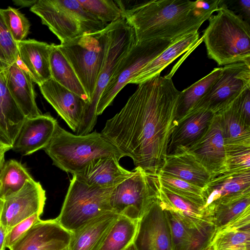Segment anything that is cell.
<instances>
[{
  "instance_id": "45",
  "label": "cell",
  "mask_w": 250,
  "mask_h": 250,
  "mask_svg": "<svg viewBox=\"0 0 250 250\" xmlns=\"http://www.w3.org/2000/svg\"><path fill=\"white\" fill-rule=\"evenodd\" d=\"M8 231L0 223V250H5V239Z\"/></svg>"
},
{
  "instance_id": "52",
  "label": "cell",
  "mask_w": 250,
  "mask_h": 250,
  "mask_svg": "<svg viewBox=\"0 0 250 250\" xmlns=\"http://www.w3.org/2000/svg\"><path fill=\"white\" fill-rule=\"evenodd\" d=\"M69 250V248H68V247L67 248H65V249H63V250Z\"/></svg>"
},
{
  "instance_id": "31",
  "label": "cell",
  "mask_w": 250,
  "mask_h": 250,
  "mask_svg": "<svg viewBox=\"0 0 250 250\" xmlns=\"http://www.w3.org/2000/svg\"><path fill=\"white\" fill-rule=\"evenodd\" d=\"M222 71V67L215 68L207 75L181 91L178 105V120L206 95L219 78Z\"/></svg>"
},
{
  "instance_id": "30",
  "label": "cell",
  "mask_w": 250,
  "mask_h": 250,
  "mask_svg": "<svg viewBox=\"0 0 250 250\" xmlns=\"http://www.w3.org/2000/svg\"><path fill=\"white\" fill-rule=\"evenodd\" d=\"M139 221L119 215L100 250H125L127 249L134 243Z\"/></svg>"
},
{
  "instance_id": "18",
  "label": "cell",
  "mask_w": 250,
  "mask_h": 250,
  "mask_svg": "<svg viewBox=\"0 0 250 250\" xmlns=\"http://www.w3.org/2000/svg\"><path fill=\"white\" fill-rule=\"evenodd\" d=\"M4 73L9 92L25 117L42 115L36 102L33 81L19 55L16 62L4 69Z\"/></svg>"
},
{
  "instance_id": "4",
  "label": "cell",
  "mask_w": 250,
  "mask_h": 250,
  "mask_svg": "<svg viewBox=\"0 0 250 250\" xmlns=\"http://www.w3.org/2000/svg\"><path fill=\"white\" fill-rule=\"evenodd\" d=\"M43 149L53 165L72 175L98 158L113 156L120 160L124 157L102 133L74 134L58 124L51 141Z\"/></svg>"
},
{
  "instance_id": "26",
  "label": "cell",
  "mask_w": 250,
  "mask_h": 250,
  "mask_svg": "<svg viewBox=\"0 0 250 250\" xmlns=\"http://www.w3.org/2000/svg\"><path fill=\"white\" fill-rule=\"evenodd\" d=\"M200 39L198 32L188 35L172 42L143 67L129 83L139 84L160 75L162 70L174 60L194 47Z\"/></svg>"
},
{
  "instance_id": "34",
  "label": "cell",
  "mask_w": 250,
  "mask_h": 250,
  "mask_svg": "<svg viewBox=\"0 0 250 250\" xmlns=\"http://www.w3.org/2000/svg\"><path fill=\"white\" fill-rule=\"evenodd\" d=\"M158 174L162 187L195 204L204 207L205 202L202 188L161 172Z\"/></svg>"
},
{
  "instance_id": "50",
  "label": "cell",
  "mask_w": 250,
  "mask_h": 250,
  "mask_svg": "<svg viewBox=\"0 0 250 250\" xmlns=\"http://www.w3.org/2000/svg\"><path fill=\"white\" fill-rule=\"evenodd\" d=\"M3 200L0 198V219L2 207Z\"/></svg>"
},
{
  "instance_id": "41",
  "label": "cell",
  "mask_w": 250,
  "mask_h": 250,
  "mask_svg": "<svg viewBox=\"0 0 250 250\" xmlns=\"http://www.w3.org/2000/svg\"><path fill=\"white\" fill-rule=\"evenodd\" d=\"M226 165V173L234 174L250 172V147L227 152Z\"/></svg>"
},
{
  "instance_id": "29",
  "label": "cell",
  "mask_w": 250,
  "mask_h": 250,
  "mask_svg": "<svg viewBox=\"0 0 250 250\" xmlns=\"http://www.w3.org/2000/svg\"><path fill=\"white\" fill-rule=\"evenodd\" d=\"M50 68L51 78L90 103L88 96L72 67L57 45L51 44Z\"/></svg>"
},
{
  "instance_id": "48",
  "label": "cell",
  "mask_w": 250,
  "mask_h": 250,
  "mask_svg": "<svg viewBox=\"0 0 250 250\" xmlns=\"http://www.w3.org/2000/svg\"><path fill=\"white\" fill-rule=\"evenodd\" d=\"M4 154H5V153H0V171L1 169V168L3 167V165L4 163V162H5Z\"/></svg>"
},
{
  "instance_id": "43",
  "label": "cell",
  "mask_w": 250,
  "mask_h": 250,
  "mask_svg": "<svg viewBox=\"0 0 250 250\" xmlns=\"http://www.w3.org/2000/svg\"><path fill=\"white\" fill-rule=\"evenodd\" d=\"M235 102L241 116L250 124V87L245 89L235 99Z\"/></svg>"
},
{
  "instance_id": "25",
  "label": "cell",
  "mask_w": 250,
  "mask_h": 250,
  "mask_svg": "<svg viewBox=\"0 0 250 250\" xmlns=\"http://www.w3.org/2000/svg\"><path fill=\"white\" fill-rule=\"evenodd\" d=\"M159 172L202 188L211 179L206 169L187 151L167 155L166 162Z\"/></svg>"
},
{
  "instance_id": "23",
  "label": "cell",
  "mask_w": 250,
  "mask_h": 250,
  "mask_svg": "<svg viewBox=\"0 0 250 250\" xmlns=\"http://www.w3.org/2000/svg\"><path fill=\"white\" fill-rule=\"evenodd\" d=\"M18 55L33 82L40 85L51 78L50 54L51 45L33 39L17 43Z\"/></svg>"
},
{
  "instance_id": "51",
  "label": "cell",
  "mask_w": 250,
  "mask_h": 250,
  "mask_svg": "<svg viewBox=\"0 0 250 250\" xmlns=\"http://www.w3.org/2000/svg\"><path fill=\"white\" fill-rule=\"evenodd\" d=\"M202 250H213V249H212V248L210 244L209 246H208V247H206L205 248H204Z\"/></svg>"
},
{
  "instance_id": "47",
  "label": "cell",
  "mask_w": 250,
  "mask_h": 250,
  "mask_svg": "<svg viewBox=\"0 0 250 250\" xmlns=\"http://www.w3.org/2000/svg\"><path fill=\"white\" fill-rule=\"evenodd\" d=\"M11 148V146L0 137V153H5Z\"/></svg>"
},
{
  "instance_id": "38",
  "label": "cell",
  "mask_w": 250,
  "mask_h": 250,
  "mask_svg": "<svg viewBox=\"0 0 250 250\" xmlns=\"http://www.w3.org/2000/svg\"><path fill=\"white\" fill-rule=\"evenodd\" d=\"M5 24L13 40L18 43L27 36L30 23L25 16L18 9L9 6L0 9Z\"/></svg>"
},
{
  "instance_id": "13",
  "label": "cell",
  "mask_w": 250,
  "mask_h": 250,
  "mask_svg": "<svg viewBox=\"0 0 250 250\" xmlns=\"http://www.w3.org/2000/svg\"><path fill=\"white\" fill-rule=\"evenodd\" d=\"M46 199L40 182L33 179L27 181L19 191L3 200L0 223L8 231L35 214L42 215Z\"/></svg>"
},
{
  "instance_id": "27",
  "label": "cell",
  "mask_w": 250,
  "mask_h": 250,
  "mask_svg": "<svg viewBox=\"0 0 250 250\" xmlns=\"http://www.w3.org/2000/svg\"><path fill=\"white\" fill-rule=\"evenodd\" d=\"M25 119L7 87L4 69L0 68V136L11 147Z\"/></svg>"
},
{
  "instance_id": "32",
  "label": "cell",
  "mask_w": 250,
  "mask_h": 250,
  "mask_svg": "<svg viewBox=\"0 0 250 250\" xmlns=\"http://www.w3.org/2000/svg\"><path fill=\"white\" fill-rule=\"evenodd\" d=\"M32 179L21 163L15 160L4 162L0 171V198L3 200L17 193Z\"/></svg>"
},
{
  "instance_id": "9",
  "label": "cell",
  "mask_w": 250,
  "mask_h": 250,
  "mask_svg": "<svg viewBox=\"0 0 250 250\" xmlns=\"http://www.w3.org/2000/svg\"><path fill=\"white\" fill-rule=\"evenodd\" d=\"M108 25V39L103 65L90 104L86 134L93 130L96 124V109L101 96L120 62L136 42L133 28L124 18Z\"/></svg>"
},
{
  "instance_id": "39",
  "label": "cell",
  "mask_w": 250,
  "mask_h": 250,
  "mask_svg": "<svg viewBox=\"0 0 250 250\" xmlns=\"http://www.w3.org/2000/svg\"><path fill=\"white\" fill-rule=\"evenodd\" d=\"M18 57L17 43L12 37L0 9V68L8 67L16 62Z\"/></svg>"
},
{
  "instance_id": "17",
  "label": "cell",
  "mask_w": 250,
  "mask_h": 250,
  "mask_svg": "<svg viewBox=\"0 0 250 250\" xmlns=\"http://www.w3.org/2000/svg\"><path fill=\"white\" fill-rule=\"evenodd\" d=\"M204 208L211 215L214 208L250 195V172L234 174L224 173L203 188Z\"/></svg>"
},
{
  "instance_id": "15",
  "label": "cell",
  "mask_w": 250,
  "mask_h": 250,
  "mask_svg": "<svg viewBox=\"0 0 250 250\" xmlns=\"http://www.w3.org/2000/svg\"><path fill=\"white\" fill-rule=\"evenodd\" d=\"M71 232L56 219L39 220L24 233L10 250H62L68 247Z\"/></svg>"
},
{
  "instance_id": "8",
  "label": "cell",
  "mask_w": 250,
  "mask_h": 250,
  "mask_svg": "<svg viewBox=\"0 0 250 250\" xmlns=\"http://www.w3.org/2000/svg\"><path fill=\"white\" fill-rule=\"evenodd\" d=\"M133 174L113 189L110 198L115 213L140 220L160 198L161 184L158 174L136 167Z\"/></svg>"
},
{
  "instance_id": "40",
  "label": "cell",
  "mask_w": 250,
  "mask_h": 250,
  "mask_svg": "<svg viewBox=\"0 0 250 250\" xmlns=\"http://www.w3.org/2000/svg\"><path fill=\"white\" fill-rule=\"evenodd\" d=\"M216 229L213 222H208L194 229L191 235L182 250H202L209 246Z\"/></svg>"
},
{
  "instance_id": "42",
  "label": "cell",
  "mask_w": 250,
  "mask_h": 250,
  "mask_svg": "<svg viewBox=\"0 0 250 250\" xmlns=\"http://www.w3.org/2000/svg\"><path fill=\"white\" fill-rule=\"evenodd\" d=\"M41 216L40 214H35L12 227L6 236L5 248L10 249L24 233L41 219Z\"/></svg>"
},
{
  "instance_id": "24",
  "label": "cell",
  "mask_w": 250,
  "mask_h": 250,
  "mask_svg": "<svg viewBox=\"0 0 250 250\" xmlns=\"http://www.w3.org/2000/svg\"><path fill=\"white\" fill-rule=\"evenodd\" d=\"M119 215L110 212L100 215L71 232L70 250H100Z\"/></svg>"
},
{
  "instance_id": "2",
  "label": "cell",
  "mask_w": 250,
  "mask_h": 250,
  "mask_svg": "<svg viewBox=\"0 0 250 250\" xmlns=\"http://www.w3.org/2000/svg\"><path fill=\"white\" fill-rule=\"evenodd\" d=\"M221 0H153L120 7L133 28L137 42L163 40L174 42L198 32L216 12Z\"/></svg>"
},
{
  "instance_id": "36",
  "label": "cell",
  "mask_w": 250,
  "mask_h": 250,
  "mask_svg": "<svg viewBox=\"0 0 250 250\" xmlns=\"http://www.w3.org/2000/svg\"><path fill=\"white\" fill-rule=\"evenodd\" d=\"M160 202L167 218L172 250H182L190 238L194 229L189 228L176 211L164 205L160 200Z\"/></svg>"
},
{
  "instance_id": "16",
  "label": "cell",
  "mask_w": 250,
  "mask_h": 250,
  "mask_svg": "<svg viewBox=\"0 0 250 250\" xmlns=\"http://www.w3.org/2000/svg\"><path fill=\"white\" fill-rule=\"evenodd\" d=\"M136 250H172L169 226L159 199L140 220Z\"/></svg>"
},
{
  "instance_id": "28",
  "label": "cell",
  "mask_w": 250,
  "mask_h": 250,
  "mask_svg": "<svg viewBox=\"0 0 250 250\" xmlns=\"http://www.w3.org/2000/svg\"><path fill=\"white\" fill-rule=\"evenodd\" d=\"M159 199L164 205L176 211L191 229L198 228L208 222H213L211 215L203 207L170 192L162 186Z\"/></svg>"
},
{
  "instance_id": "1",
  "label": "cell",
  "mask_w": 250,
  "mask_h": 250,
  "mask_svg": "<svg viewBox=\"0 0 250 250\" xmlns=\"http://www.w3.org/2000/svg\"><path fill=\"white\" fill-rule=\"evenodd\" d=\"M181 91L172 79L160 75L138 84L122 109L108 120L101 133L136 167L158 174L177 126Z\"/></svg>"
},
{
  "instance_id": "37",
  "label": "cell",
  "mask_w": 250,
  "mask_h": 250,
  "mask_svg": "<svg viewBox=\"0 0 250 250\" xmlns=\"http://www.w3.org/2000/svg\"><path fill=\"white\" fill-rule=\"evenodd\" d=\"M249 207H250V195L215 207L212 212V218L216 230L228 224Z\"/></svg>"
},
{
  "instance_id": "5",
  "label": "cell",
  "mask_w": 250,
  "mask_h": 250,
  "mask_svg": "<svg viewBox=\"0 0 250 250\" xmlns=\"http://www.w3.org/2000/svg\"><path fill=\"white\" fill-rule=\"evenodd\" d=\"M30 11L41 18L61 43L102 31L107 25L87 12L78 0H38Z\"/></svg>"
},
{
  "instance_id": "11",
  "label": "cell",
  "mask_w": 250,
  "mask_h": 250,
  "mask_svg": "<svg viewBox=\"0 0 250 250\" xmlns=\"http://www.w3.org/2000/svg\"><path fill=\"white\" fill-rule=\"evenodd\" d=\"M250 87V64L239 62L225 65L210 90L188 112L205 109L215 114Z\"/></svg>"
},
{
  "instance_id": "3",
  "label": "cell",
  "mask_w": 250,
  "mask_h": 250,
  "mask_svg": "<svg viewBox=\"0 0 250 250\" xmlns=\"http://www.w3.org/2000/svg\"><path fill=\"white\" fill-rule=\"evenodd\" d=\"M208 58L218 65L250 64V25L221 0L202 37Z\"/></svg>"
},
{
  "instance_id": "14",
  "label": "cell",
  "mask_w": 250,
  "mask_h": 250,
  "mask_svg": "<svg viewBox=\"0 0 250 250\" xmlns=\"http://www.w3.org/2000/svg\"><path fill=\"white\" fill-rule=\"evenodd\" d=\"M185 151L192 155L206 169L211 179L226 171L227 151L216 114L201 137Z\"/></svg>"
},
{
  "instance_id": "10",
  "label": "cell",
  "mask_w": 250,
  "mask_h": 250,
  "mask_svg": "<svg viewBox=\"0 0 250 250\" xmlns=\"http://www.w3.org/2000/svg\"><path fill=\"white\" fill-rule=\"evenodd\" d=\"M172 42L163 40L137 42L120 62L98 102L96 115H101L119 92L141 69Z\"/></svg>"
},
{
  "instance_id": "44",
  "label": "cell",
  "mask_w": 250,
  "mask_h": 250,
  "mask_svg": "<svg viewBox=\"0 0 250 250\" xmlns=\"http://www.w3.org/2000/svg\"><path fill=\"white\" fill-rule=\"evenodd\" d=\"M229 5L233 7L234 12L238 13V15L243 20L250 23V0L228 1Z\"/></svg>"
},
{
  "instance_id": "33",
  "label": "cell",
  "mask_w": 250,
  "mask_h": 250,
  "mask_svg": "<svg viewBox=\"0 0 250 250\" xmlns=\"http://www.w3.org/2000/svg\"><path fill=\"white\" fill-rule=\"evenodd\" d=\"M210 245L213 250H250V226L216 231Z\"/></svg>"
},
{
  "instance_id": "21",
  "label": "cell",
  "mask_w": 250,
  "mask_h": 250,
  "mask_svg": "<svg viewBox=\"0 0 250 250\" xmlns=\"http://www.w3.org/2000/svg\"><path fill=\"white\" fill-rule=\"evenodd\" d=\"M119 161L113 156L99 157L73 176L90 186L101 188L115 187L133 173V171L123 167Z\"/></svg>"
},
{
  "instance_id": "20",
  "label": "cell",
  "mask_w": 250,
  "mask_h": 250,
  "mask_svg": "<svg viewBox=\"0 0 250 250\" xmlns=\"http://www.w3.org/2000/svg\"><path fill=\"white\" fill-rule=\"evenodd\" d=\"M214 113L200 109L187 113L178 119L167 146V155L185 151L204 133Z\"/></svg>"
},
{
  "instance_id": "35",
  "label": "cell",
  "mask_w": 250,
  "mask_h": 250,
  "mask_svg": "<svg viewBox=\"0 0 250 250\" xmlns=\"http://www.w3.org/2000/svg\"><path fill=\"white\" fill-rule=\"evenodd\" d=\"M83 7L104 24L114 22L122 17V12L113 0H78Z\"/></svg>"
},
{
  "instance_id": "49",
  "label": "cell",
  "mask_w": 250,
  "mask_h": 250,
  "mask_svg": "<svg viewBox=\"0 0 250 250\" xmlns=\"http://www.w3.org/2000/svg\"><path fill=\"white\" fill-rule=\"evenodd\" d=\"M125 250H136V249L133 244Z\"/></svg>"
},
{
  "instance_id": "19",
  "label": "cell",
  "mask_w": 250,
  "mask_h": 250,
  "mask_svg": "<svg viewBox=\"0 0 250 250\" xmlns=\"http://www.w3.org/2000/svg\"><path fill=\"white\" fill-rule=\"evenodd\" d=\"M58 124L49 114L26 118L11 149L22 155L43 149L51 141Z\"/></svg>"
},
{
  "instance_id": "46",
  "label": "cell",
  "mask_w": 250,
  "mask_h": 250,
  "mask_svg": "<svg viewBox=\"0 0 250 250\" xmlns=\"http://www.w3.org/2000/svg\"><path fill=\"white\" fill-rule=\"evenodd\" d=\"M38 0H13L15 4L21 7H32L37 1Z\"/></svg>"
},
{
  "instance_id": "22",
  "label": "cell",
  "mask_w": 250,
  "mask_h": 250,
  "mask_svg": "<svg viewBox=\"0 0 250 250\" xmlns=\"http://www.w3.org/2000/svg\"><path fill=\"white\" fill-rule=\"evenodd\" d=\"M215 114L220 122L227 153L250 147V124L241 116L235 99Z\"/></svg>"
},
{
  "instance_id": "6",
  "label": "cell",
  "mask_w": 250,
  "mask_h": 250,
  "mask_svg": "<svg viewBox=\"0 0 250 250\" xmlns=\"http://www.w3.org/2000/svg\"><path fill=\"white\" fill-rule=\"evenodd\" d=\"M108 39L107 24L102 31L85 33L57 45L75 72L90 104L103 65Z\"/></svg>"
},
{
  "instance_id": "7",
  "label": "cell",
  "mask_w": 250,
  "mask_h": 250,
  "mask_svg": "<svg viewBox=\"0 0 250 250\" xmlns=\"http://www.w3.org/2000/svg\"><path fill=\"white\" fill-rule=\"evenodd\" d=\"M115 187L90 186L73 176L56 220L72 232L100 215L113 212L110 198Z\"/></svg>"
},
{
  "instance_id": "12",
  "label": "cell",
  "mask_w": 250,
  "mask_h": 250,
  "mask_svg": "<svg viewBox=\"0 0 250 250\" xmlns=\"http://www.w3.org/2000/svg\"><path fill=\"white\" fill-rule=\"evenodd\" d=\"M46 100L77 135L86 134L90 103L52 78L39 85Z\"/></svg>"
}]
</instances>
